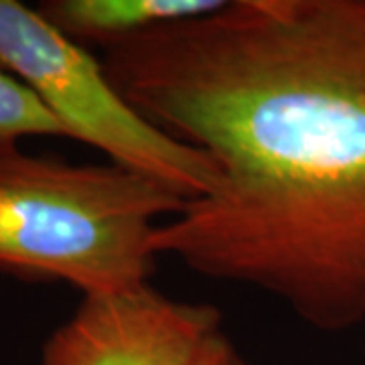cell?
Listing matches in <instances>:
<instances>
[{
  "instance_id": "obj_1",
  "label": "cell",
  "mask_w": 365,
  "mask_h": 365,
  "mask_svg": "<svg viewBox=\"0 0 365 365\" xmlns=\"http://www.w3.org/2000/svg\"><path fill=\"white\" fill-rule=\"evenodd\" d=\"M132 108L217 173L150 237L304 325L365 323V0H223L106 49Z\"/></svg>"
},
{
  "instance_id": "obj_2",
  "label": "cell",
  "mask_w": 365,
  "mask_h": 365,
  "mask_svg": "<svg viewBox=\"0 0 365 365\" xmlns=\"http://www.w3.org/2000/svg\"><path fill=\"white\" fill-rule=\"evenodd\" d=\"M187 199L118 165L0 153V272L61 280L83 294L150 282V237Z\"/></svg>"
},
{
  "instance_id": "obj_3",
  "label": "cell",
  "mask_w": 365,
  "mask_h": 365,
  "mask_svg": "<svg viewBox=\"0 0 365 365\" xmlns=\"http://www.w3.org/2000/svg\"><path fill=\"white\" fill-rule=\"evenodd\" d=\"M0 66L21 79L66 130L112 165L165 185L187 201L207 195L217 173L128 104L96 59L19 0H0Z\"/></svg>"
},
{
  "instance_id": "obj_4",
  "label": "cell",
  "mask_w": 365,
  "mask_h": 365,
  "mask_svg": "<svg viewBox=\"0 0 365 365\" xmlns=\"http://www.w3.org/2000/svg\"><path fill=\"white\" fill-rule=\"evenodd\" d=\"M220 329L215 307L170 299L150 282L83 294L45 341L41 365H189Z\"/></svg>"
},
{
  "instance_id": "obj_5",
  "label": "cell",
  "mask_w": 365,
  "mask_h": 365,
  "mask_svg": "<svg viewBox=\"0 0 365 365\" xmlns=\"http://www.w3.org/2000/svg\"><path fill=\"white\" fill-rule=\"evenodd\" d=\"M223 0H45L37 11L66 37L102 51L150 29L215 11Z\"/></svg>"
},
{
  "instance_id": "obj_6",
  "label": "cell",
  "mask_w": 365,
  "mask_h": 365,
  "mask_svg": "<svg viewBox=\"0 0 365 365\" xmlns=\"http://www.w3.org/2000/svg\"><path fill=\"white\" fill-rule=\"evenodd\" d=\"M31 136H63L66 130L35 91L0 66V153L21 148Z\"/></svg>"
},
{
  "instance_id": "obj_7",
  "label": "cell",
  "mask_w": 365,
  "mask_h": 365,
  "mask_svg": "<svg viewBox=\"0 0 365 365\" xmlns=\"http://www.w3.org/2000/svg\"><path fill=\"white\" fill-rule=\"evenodd\" d=\"M189 365H248L222 329L209 337Z\"/></svg>"
}]
</instances>
